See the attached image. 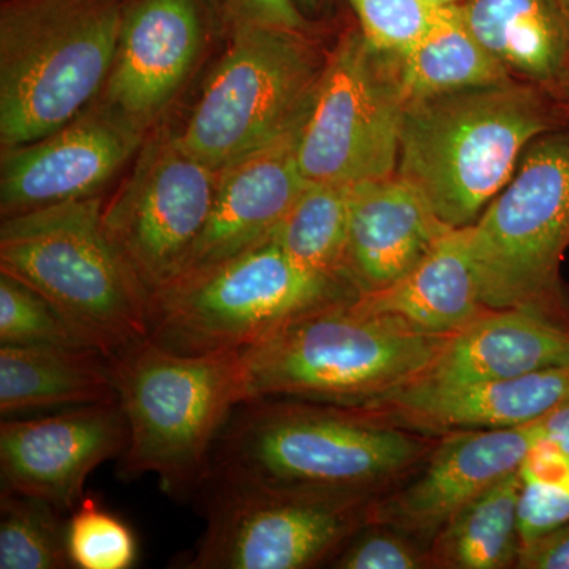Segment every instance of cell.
I'll return each mask as SVG.
<instances>
[{
  "mask_svg": "<svg viewBox=\"0 0 569 569\" xmlns=\"http://www.w3.org/2000/svg\"><path fill=\"white\" fill-rule=\"evenodd\" d=\"M436 445L356 408L263 397L234 408L204 481L373 498L421 466Z\"/></svg>",
  "mask_w": 569,
  "mask_h": 569,
  "instance_id": "1",
  "label": "cell"
},
{
  "mask_svg": "<svg viewBox=\"0 0 569 569\" xmlns=\"http://www.w3.org/2000/svg\"><path fill=\"white\" fill-rule=\"evenodd\" d=\"M567 122L542 86L509 80L403 104L396 174L440 222L471 227L529 146Z\"/></svg>",
  "mask_w": 569,
  "mask_h": 569,
  "instance_id": "2",
  "label": "cell"
},
{
  "mask_svg": "<svg viewBox=\"0 0 569 569\" xmlns=\"http://www.w3.org/2000/svg\"><path fill=\"white\" fill-rule=\"evenodd\" d=\"M0 274L47 299L108 359L148 337V291L112 244L97 194L3 217Z\"/></svg>",
  "mask_w": 569,
  "mask_h": 569,
  "instance_id": "3",
  "label": "cell"
},
{
  "mask_svg": "<svg viewBox=\"0 0 569 569\" xmlns=\"http://www.w3.org/2000/svg\"><path fill=\"white\" fill-rule=\"evenodd\" d=\"M110 361L129 427L121 475H156L170 496H194L224 425L246 400L241 351L179 355L144 337Z\"/></svg>",
  "mask_w": 569,
  "mask_h": 569,
  "instance_id": "4",
  "label": "cell"
},
{
  "mask_svg": "<svg viewBox=\"0 0 569 569\" xmlns=\"http://www.w3.org/2000/svg\"><path fill=\"white\" fill-rule=\"evenodd\" d=\"M130 0H3L0 142L40 140L102 91Z\"/></svg>",
  "mask_w": 569,
  "mask_h": 569,
  "instance_id": "5",
  "label": "cell"
},
{
  "mask_svg": "<svg viewBox=\"0 0 569 569\" xmlns=\"http://www.w3.org/2000/svg\"><path fill=\"white\" fill-rule=\"evenodd\" d=\"M353 299L295 318L241 351L246 400L359 407L418 380L449 336L402 331L356 312Z\"/></svg>",
  "mask_w": 569,
  "mask_h": 569,
  "instance_id": "6",
  "label": "cell"
},
{
  "mask_svg": "<svg viewBox=\"0 0 569 569\" xmlns=\"http://www.w3.org/2000/svg\"><path fill=\"white\" fill-rule=\"evenodd\" d=\"M358 295L348 280L296 263L272 236L149 296L148 337L179 355L244 351L288 321Z\"/></svg>",
  "mask_w": 569,
  "mask_h": 569,
  "instance_id": "7",
  "label": "cell"
},
{
  "mask_svg": "<svg viewBox=\"0 0 569 569\" xmlns=\"http://www.w3.org/2000/svg\"><path fill=\"white\" fill-rule=\"evenodd\" d=\"M488 309H519L569 328L560 266L569 247V121L535 140L468 227Z\"/></svg>",
  "mask_w": 569,
  "mask_h": 569,
  "instance_id": "8",
  "label": "cell"
},
{
  "mask_svg": "<svg viewBox=\"0 0 569 569\" xmlns=\"http://www.w3.org/2000/svg\"><path fill=\"white\" fill-rule=\"evenodd\" d=\"M326 61L301 31L274 26L234 29L179 142L220 171L293 133L312 107Z\"/></svg>",
  "mask_w": 569,
  "mask_h": 569,
  "instance_id": "9",
  "label": "cell"
},
{
  "mask_svg": "<svg viewBox=\"0 0 569 569\" xmlns=\"http://www.w3.org/2000/svg\"><path fill=\"white\" fill-rule=\"evenodd\" d=\"M198 496L206 529L186 569H305L331 563L369 523L377 497L280 492L208 479Z\"/></svg>",
  "mask_w": 569,
  "mask_h": 569,
  "instance_id": "10",
  "label": "cell"
},
{
  "mask_svg": "<svg viewBox=\"0 0 569 569\" xmlns=\"http://www.w3.org/2000/svg\"><path fill=\"white\" fill-rule=\"evenodd\" d=\"M402 111L387 56L361 33H348L328 56L296 137L306 181L355 186L395 176Z\"/></svg>",
  "mask_w": 569,
  "mask_h": 569,
  "instance_id": "11",
  "label": "cell"
},
{
  "mask_svg": "<svg viewBox=\"0 0 569 569\" xmlns=\"http://www.w3.org/2000/svg\"><path fill=\"white\" fill-rule=\"evenodd\" d=\"M219 171L187 152L178 134L153 138L110 204L112 244L151 296L186 271L216 197Z\"/></svg>",
  "mask_w": 569,
  "mask_h": 569,
  "instance_id": "12",
  "label": "cell"
},
{
  "mask_svg": "<svg viewBox=\"0 0 569 569\" xmlns=\"http://www.w3.org/2000/svg\"><path fill=\"white\" fill-rule=\"evenodd\" d=\"M402 488L370 503L369 523L388 527L429 549L460 509L519 470L542 438L541 419L511 429L462 430L443 436Z\"/></svg>",
  "mask_w": 569,
  "mask_h": 569,
  "instance_id": "13",
  "label": "cell"
},
{
  "mask_svg": "<svg viewBox=\"0 0 569 569\" xmlns=\"http://www.w3.org/2000/svg\"><path fill=\"white\" fill-rule=\"evenodd\" d=\"M127 441L129 427L119 400L7 419L0 426L2 488L73 512L84 497L86 479L104 460L121 458Z\"/></svg>",
  "mask_w": 569,
  "mask_h": 569,
  "instance_id": "14",
  "label": "cell"
},
{
  "mask_svg": "<svg viewBox=\"0 0 569 569\" xmlns=\"http://www.w3.org/2000/svg\"><path fill=\"white\" fill-rule=\"evenodd\" d=\"M201 44L197 0H130L99 107L144 133L181 89Z\"/></svg>",
  "mask_w": 569,
  "mask_h": 569,
  "instance_id": "15",
  "label": "cell"
},
{
  "mask_svg": "<svg viewBox=\"0 0 569 569\" xmlns=\"http://www.w3.org/2000/svg\"><path fill=\"white\" fill-rule=\"evenodd\" d=\"M141 137L97 104L40 140L2 149V219L96 197L130 159Z\"/></svg>",
  "mask_w": 569,
  "mask_h": 569,
  "instance_id": "16",
  "label": "cell"
},
{
  "mask_svg": "<svg viewBox=\"0 0 569 569\" xmlns=\"http://www.w3.org/2000/svg\"><path fill=\"white\" fill-rule=\"evenodd\" d=\"M569 397V365L509 380L463 387L408 383L351 407L388 426L426 437L462 430L511 429L548 417Z\"/></svg>",
  "mask_w": 569,
  "mask_h": 569,
  "instance_id": "17",
  "label": "cell"
},
{
  "mask_svg": "<svg viewBox=\"0 0 569 569\" xmlns=\"http://www.w3.org/2000/svg\"><path fill=\"white\" fill-rule=\"evenodd\" d=\"M298 130L219 171L208 223L182 274L272 238L307 186L296 157Z\"/></svg>",
  "mask_w": 569,
  "mask_h": 569,
  "instance_id": "18",
  "label": "cell"
},
{
  "mask_svg": "<svg viewBox=\"0 0 569 569\" xmlns=\"http://www.w3.org/2000/svg\"><path fill=\"white\" fill-rule=\"evenodd\" d=\"M449 230L397 174L355 183L343 276L358 293L381 290L406 276Z\"/></svg>",
  "mask_w": 569,
  "mask_h": 569,
  "instance_id": "19",
  "label": "cell"
},
{
  "mask_svg": "<svg viewBox=\"0 0 569 569\" xmlns=\"http://www.w3.org/2000/svg\"><path fill=\"white\" fill-rule=\"evenodd\" d=\"M351 307L411 335H456L488 310L471 261L470 230L447 231L406 276L381 290L359 293Z\"/></svg>",
  "mask_w": 569,
  "mask_h": 569,
  "instance_id": "20",
  "label": "cell"
},
{
  "mask_svg": "<svg viewBox=\"0 0 569 569\" xmlns=\"http://www.w3.org/2000/svg\"><path fill=\"white\" fill-rule=\"evenodd\" d=\"M568 365L569 328L527 310L488 309L449 336L415 381L463 387Z\"/></svg>",
  "mask_w": 569,
  "mask_h": 569,
  "instance_id": "21",
  "label": "cell"
},
{
  "mask_svg": "<svg viewBox=\"0 0 569 569\" xmlns=\"http://www.w3.org/2000/svg\"><path fill=\"white\" fill-rule=\"evenodd\" d=\"M460 20L511 73L550 88L569 71V20L561 0H463Z\"/></svg>",
  "mask_w": 569,
  "mask_h": 569,
  "instance_id": "22",
  "label": "cell"
},
{
  "mask_svg": "<svg viewBox=\"0 0 569 569\" xmlns=\"http://www.w3.org/2000/svg\"><path fill=\"white\" fill-rule=\"evenodd\" d=\"M110 359L86 347H0L2 417L118 402Z\"/></svg>",
  "mask_w": 569,
  "mask_h": 569,
  "instance_id": "23",
  "label": "cell"
},
{
  "mask_svg": "<svg viewBox=\"0 0 569 569\" xmlns=\"http://www.w3.org/2000/svg\"><path fill=\"white\" fill-rule=\"evenodd\" d=\"M403 104L515 80L449 7L443 20L415 47L385 54Z\"/></svg>",
  "mask_w": 569,
  "mask_h": 569,
  "instance_id": "24",
  "label": "cell"
},
{
  "mask_svg": "<svg viewBox=\"0 0 569 569\" xmlns=\"http://www.w3.org/2000/svg\"><path fill=\"white\" fill-rule=\"evenodd\" d=\"M518 471L460 509L430 542L429 568L508 569L519 560Z\"/></svg>",
  "mask_w": 569,
  "mask_h": 569,
  "instance_id": "25",
  "label": "cell"
},
{
  "mask_svg": "<svg viewBox=\"0 0 569 569\" xmlns=\"http://www.w3.org/2000/svg\"><path fill=\"white\" fill-rule=\"evenodd\" d=\"M350 201L351 186L307 182L272 236L302 268L346 279Z\"/></svg>",
  "mask_w": 569,
  "mask_h": 569,
  "instance_id": "26",
  "label": "cell"
},
{
  "mask_svg": "<svg viewBox=\"0 0 569 569\" xmlns=\"http://www.w3.org/2000/svg\"><path fill=\"white\" fill-rule=\"evenodd\" d=\"M62 509L2 488L0 496V568L69 569V520Z\"/></svg>",
  "mask_w": 569,
  "mask_h": 569,
  "instance_id": "27",
  "label": "cell"
},
{
  "mask_svg": "<svg viewBox=\"0 0 569 569\" xmlns=\"http://www.w3.org/2000/svg\"><path fill=\"white\" fill-rule=\"evenodd\" d=\"M520 545L548 537L569 522V452L539 440L520 463Z\"/></svg>",
  "mask_w": 569,
  "mask_h": 569,
  "instance_id": "28",
  "label": "cell"
},
{
  "mask_svg": "<svg viewBox=\"0 0 569 569\" xmlns=\"http://www.w3.org/2000/svg\"><path fill=\"white\" fill-rule=\"evenodd\" d=\"M67 542L73 568L130 569L137 563L138 541L132 529L93 497H82L70 512Z\"/></svg>",
  "mask_w": 569,
  "mask_h": 569,
  "instance_id": "29",
  "label": "cell"
},
{
  "mask_svg": "<svg viewBox=\"0 0 569 569\" xmlns=\"http://www.w3.org/2000/svg\"><path fill=\"white\" fill-rule=\"evenodd\" d=\"M353 7L361 36L381 54H399L415 47L443 20L449 7L426 0H348Z\"/></svg>",
  "mask_w": 569,
  "mask_h": 569,
  "instance_id": "30",
  "label": "cell"
},
{
  "mask_svg": "<svg viewBox=\"0 0 569 569\" xmlns=\"http://www.w3.org/2000/svg\"><path fill=\"white\" fill-rule=\"evenodd\" d=\"M0 343L82 347L47 299L6 274H0Z\"/></svg>",
  "mask_w": 569,
  "mask_h": 569,
  "instance_id": "31",
  "label": "cell"
},
{
  "mask_svg": "<svg viewBox=\"0 0 569 569\" xmlns=\"http://www.w3.org/2000/svg\"><path fill=\"white\" fill-rule=\"evenodd\" d=\"M329 567L337 569H422L429 568V553L413 539L367 523L348 539Z\"/></svg>",
  "mask_w": 569,
  "mask_h": 569,
  "instance_id": "32",
  "label": "cell"
},
{
  "mask_svg": "<svg viewBox=\"0 0 569 569\" xmlns=\"http://www.w3.org/2000/svg\"><path fill=\"white\" fill-rule=\"evenodd\" d=\"M231 28L274 26L302 31L306 26L295 0H211Z\"/></svg>",
  "mask_w": 569,
  "mask_h": 569,
  "instance_id": "33",
  "label": "cell"
},
{
  "mask_svg": "<svg viewBox=\"0 0 569 569\" xmlns=\"http://www.w3.org/2000/svg\"><path fill=\"white\" fill-rule=\"evenodd\" d=\"M516 569H569V522L520 548Z\"/></svg>",
  "mask_w": 569,
  "mask_h": 569,
  "instance_id": "34",
  "label": "cell"
},
{
  "mask_svg": "<svg viewBox=\"0 0 569 569\" xmlns=\"http://www.w3.org/2000/svg\"><path fill=\"white\" fill-rule=\"evenodd\" d=\"M542 440L569 452V397L541 419Z\"/></svg>",
  "mask_w": 569,
  "mask_h": 569,
  "instance_id": "35",
  "label": "cell"
},
{
  "mask_svg": "<svg viewBox=\"0 0 569 569\" xmlns=\"http://www.w3.org/2000/svg\"><path fill=\"white\" fill-rule=\"evenodd\" d=\"M426 2L432 3V6L443 7L445 9V7L460 6L463 0H426Z\"/></svg>",
  "mask_w": 569,
  "mask_h": 569,
  "instance_id": "36",
  "label": "cell"
},
{
  "mask_svg": "<svg viewBox=\"0 0 569 569\" xmlns=\"http://www.w3.org/2000/svg\"><path fill=\"white\" fill-rule=\"evenodd\" d=\"M299 2L302 3V6L309 7V9H312V7H316L318 3V0H299Z\"/></svg>",
  "mask_w": 569,
  "mask_h": 569,
  "instance_id": "37",
  "label": "cell"
},
{
  "mask_svg": "<svg viewBox=\"0 0 569 569\" xmlns=\"http://www.w3.org/2000/svg\"><path fill=\"white\" fill-rule=\"evenodd\" d=\"M561 3H563V9L567 11V17L569 20V0H561Z\"/></svg>",
  "mask_w": 569,
  "mask_h": 569,
  "instance_id": "38",
  "label": "cell"
},
{
  "mask_svg": "<svg viewBox=\"0 0 569 569\" xmlns=\"http://www.w3.org/2000/svg\"><path fill=\"white\" fill-rule=\"evenodd\" d=\"M563 86H567L568 91H569V71H568L567 78H565Z\"/></svg>",
  "mask_w": 569,
  "mask_h": 569,
  "instance_id": "39",
  "label": "cell"
}]
</instances>
